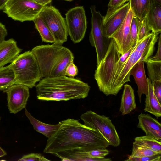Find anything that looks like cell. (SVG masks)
Masks as SVG:
<instances>
[{
  "label": "cell",
  "instance_id": "obj_29",
  "mask_svg": "<svg viewBox=\"0 0 161 161\" xmlns=\"http://www.w3.org/2000/svg\"><path fill=\"white\" fill-rule=\"evenodd\" d=\"M151 31L146 16L144 19L140 21L137 41H140L149 34Z\"/></svg>",
  "mask_w": 161,
  "mask_h": 161
},
{
  "label": "cell",
  "instance_id": "obj_12",
  "mask_svg": "<svg viewBox=\"0 0 161 161\" xmlns=\"http://www.w3.org/2000/svg\"><path fill=\"white\" fill-rule=\"evenodd\" d=\"M5 92L7 94L8 106L10 113L16 114L25 108L30 95L27 86L14 84Z\"/></svg>",
  "mask_w": 161,
  "mask_h": 161
},
{
  "label": "cell",
  "instance_id": "obj_26",
  "mask_svg": "<svg viewBox=\"0 0 161 161\" xmlns=\"http://www.w3.org/2000/svg\"><path fill=\"white\" fill-rule=\"evenodd\" d=\"M134 142L161 153V141L146 136L135 138Z\"/></svg>",
  "mask_w": 161,
  "mask_h": 161
},
{
  "label": "cell",
  "instance_id": "obj_39",
  "mask_svg": "<svg viewBox=\"0 0 161 161\" xmlns=\"http://www.w3.org/2000/svg\"><path fill=\"white\" fill-rule=\"evenodd\" d=\"M6 154V152L0 147V157H3Z\"/></svg>",
  "mask_w": 161,
  "mask_h": 161
},
{
  "label": "cell",
  "instance_id": "obj_10",
  "mask_svg": "<svg viewBox=\"0 0 161 161\" xmlns=\"http://www.w3.org/2000/svg\"><path fill=\"white\" fill-rule=\"evenodd\" d=\"M39 15L50 30L55 43L62 45L67 41L68 34L65 19L58 9L53 6L46 5Z\"/></svg>",
  "mask_w": 161,
  "mask_h": 161
},
{
  "label": "cell",
  "instance_id": "obj_3",
  "mask_svg": "<svg viewBox=\"0 0 161 161\" xmlns=\"http://www.w3.org/2000/svg\"><path fill=\"white\" fill-rule=\"evenodd\" d=\"M31 51L37 61L42 79L66 76L67 67L74 59L69 49L55 42L36 46Z\"/></svg>",
  "mask_w": 161,
  "mask_h": 161
},
{
  "label": "cell",
  "instance_id": "obj_33",
  "mask_svg": "<svg viewBox=\"0 0 161 161\" xmlns=\"http://www.w3.org/2000/svg\"><path fill=\"white\" fill-rule=\"evenodd\" d=\"M78 71L77 67L74 63L70 62L67 66L65 71V75L70 77L74 78L76 76Z\"/></svg>",
  "mask_w": 161,
  "mask_h": 161
},
{
  "label": "cell",
  "instance_id": "obj_4",
  "mask_svg": "<svg viewBox=\"0 0 161 161\" xmlns=\"http://www.w3.org/2000/svg\"><path fill=\"white\" fill-rule=\"evenodd\" d=\"M158 38V35L151 32L137 41L133 46L131 52L123 64L119 75L113 85L112 95H116L124 84L130 81V70L137 63L140 61L145 62L151 57L154 51L155 45Z\"/></svg>",
  "mask_w": 161,
  "mask_h": 161
},
{
  "label": "cell",
  "instance_id": "obj_16",
  "mask_svg": "<svg viewBox=\"0 0 161 161\" xmlns=\"http://www.w3.org/2000/svg\"><path fill=\"white\" fill-rule=\"evenodd\" d=\"M21 51L18 47L17 42L13 38L0 43V68L13 62Z\"/></svg>",
  "mask_w": 161,
  "mask_h": 161
},
{
  "label": "cell",
  "instance_id": "obj_14",
  "mask_svg": "<svg viewBox=\"0 0 161 161\" xmlns=\"http://www.w3.org/2000/svg\"><path fill=\"white\" fill-rule=\"evenodd\" d=\"M134 16L131 8L119 28L109 37L115 41L120 53L122 55L131 48L130 27L133 17Z\"/></svg>",
  "mask_w": 161,
  "mask_h": 161
},
{
  "label": "cell",
  "instance_id": "obj_9",
  "mask_svg": "<svg viewBox=\"0 0 161 161\" xmlns=\"http://www.w3.org/2000/svg\"><path fill=\"white\" fill-rule=\"evenodd\" d=\"M91 13V28L89 40L92 46L95 47L97 53V66L105 56L111 38L104 35L103 24L104 16L97 11L94 5L90 6Z\"/></svg>",
  "mask_w": 161,
  "mask_h": 161
},
{
  "label": "cell",
  "instance_id": "obj_1",
  "mask_svg": "<svg viewBox=\"0 0 161 161\" xmlns=\"http://www.w3.org/2000/svg\"><path fill=\"white\" fill-rule=\"evenodd\" d=\"M59 123L58 130L47 139L45 153L55 155L61 159L76 152L105 149L109 146L98 130L77 120L68 118Z\"/></svg>",
  "mask_w": 161,
  "mask_h": 161
},
{
  "label": "cell",
  "instance_id": "obj_37",
  "mask_svg": "<svg viewBox=\"0 0 161 161\" xmlns=\"http://www.w3.org/2000/svg\"><path fill=\"white\" fill-rule=\"evenodd\" d=\"M36 3L45 6L50 4L52 0H32Z\"/></svg>",
  "mask_w": 161,
  "mask_h": 161
},
{
  "label": "cell",
  "instance_id": "obj_28",
  "mask_svg": "<svg viewBox=\"0 0 161 161\" xmlns=\"http://www.w3.org/2000/svg\"><path fill=\"white\" fill-rule=\"evenodd\" d=\"M140 20L137 17L134 16L132 19L130 27V47L131 48L136 42L139 27Z\"/></svg>",
  "mask_w": 161,
  "mask_h": 161
},
{
  "label": "cell",
  "instance_id": "obj_31",
  "mask_svg": "<svg viewBox=\"0 0 161 161\" xmlns=\"http://www.w3.org/2000/svg\"><path fill=\"white\" fill-rule=\"evenodd\" d=\"M19 161H49L43 156L39 153H31L24 155L18 160Z\"/></svg>",
  "mask_w": 161,
  "mask_h": 161
},
{
  "label": "cell",
  "instance_id": "obj_34",
  "mask_svg": "<svg viewBox=\"0 0 161 161\" xmlns=\"http://www.w3.org/2000/svg\"><path fill=\"white\" fill-rule=\"evenodd\" d=\"M154 94L159 102L161 103V82H158L152 85Z\"/></svg>",
  "mask_w": 161,
  "mask_h": 161
},
{
  "label": "cell",
  "instance_id": "obj_38",
  "mask_svg": "<svg viewBox=\"0 0 161 161\" xmlns=\"http://www.w3.org/2000/svg\"><path fill=\"white\" fill-rule=\"evenodd\" d=\"M8 0H0V10H3V8Z\"/></svg>",
  "mask_w": 161,
  "mask_h": 161
},
{
  "label": "cell",
  "instance_id": "obj_6",
  "mask_svg": "<svg viewBox=\"0 0 161 161\" xmlns=\"http://www.w3.org/2000/svg\"><path fill=\"white\" fill-rule=\"evenodd\" d=\"M121 54L113 39L111 38L106 53L95 71L94 78L99 90L105 95H111L113 74Z\"/></svg>",
  "mask_w": 161,
  "mask_h": 161
},
{
  "label": "cell",
  "instance_id": "obj_32",
  "mask_svg": "<svg viewBox=\"0 0 161 161\" xmlns=\"http://www.w3.org/2000/svg\"><path fill=\"white\" fill-rule=\"evenodd\" d=\"M130 0H110L106 14H109L121 7Z\"/></svg>",
  "mask_w": 161,
  "mask_h": 161
},
{
  "label": "cell",
  "instance_id": "obj_21",
  "mask_svg": "<svg viewBox=\"0 0 161 161\" xmlns=\"http://www.w3.org/2000/svg\"><path fill=\"white\" fill-rule=\"evenodd\" d=\"M148 85L147 94L146 95L145 112L151 113L157 117L161 116V105L156 97L150 80L147 78Z\"/></svg>",
  "mask_w": 161,
  "mask_h": 161
},
{
  "label": "cell",
  "instance_id": "obj_24",
  "mask_svg": "<svg viewBox=\"0 0 161 161\" xmlns=\"http://www.w3.org/2000/svg\"><path fill=\"white\" fill-rule=\"evenodd\" d=\"M33 21L42 42L50 43L55 42V39L50 30L39 14Z\"/></svg>",
  "mask_w": 161,
  "mask_h": 161
},
{
  "label": "cell",
  "instance_id": "obj_5",
  "mask_svg": "<svg viewBox=\"0 0 161 161\" xmlns=\"http://www.w3.org/2000/svg\"><path fill=\"white\" fill-rule=\"evenodd\" d=\"M9 66L14 74L15 84L32 88L42 79L38 63L31 51L19 55Z\"/></svg>",
  "mask_w": 161,
  "mask_h": 161
},
{
  "label": "cell",
  "instance_id": "obj_8",
  "mask_svg": "<svg viewBox=\"0 0 161 161\" xmlns=\"http://www.w3.org/2000/svg\"><path fill=\"white\" fill-rule=\"evenodd\" d=\"M44 7L32 0H8L3 10L8 17L23 22L33 21Z\"/></svg>",
  "mask_w": 161,
  "mask_h": 161
},
{
  "label": "cell",
  "instance_id": "obj_23",
  "mask_svg": "<svg viewBox=\"0 0 161 161\" xmlns=\"http://www.w3.org/2000/svg\"><path fill=\"white\" fill-rule=\"evenodd\" d=\"M151 0H130V7L135 16L139 20L144 19L149 9Z\"/></svg>",
  "mask_w": 161,
  "mask_h": 161
},
{
  "label": "cell",
  "instance_id": "obj_42",
  "mask_svg": "<svg viewBox=\"0 0 161 161\" xmlns=\"http://www.w3.org/2000/svg\"></svg>",
  "mask_w": 161,
  "mask_h": 161
},
{
  "label": "cell",
  "instance_id": "obj_2",
  "mask_svg": "<svg viewBox=\"0 0 161 161\" xmlns=\"http://www.w3.org/2000/svg\"><path fill=\"white\" fill-rule=\"evenodd\" d=\"M35 87L37 99L43 101L84 99L90 89L87 83L66 76L42 78Z\"/></svg>",
  "mask_w": 161,
  "mask_h": 161
},
{
  "label": "cell",
  "instance_id": "obj_15",
  "mask_svg": "<svg viewBox=\"0 0 161 161\" xmlns=\"http://www.w3.org/2000/svg\"><path fill=\"white\" fill-rule=\"evenodd\" d=\"M138 117V123L137 127L141 129L146 136L161 141V123L149 114L141 113Z\"/></svg>",
  "mask_w": 161,
  "mask_h": 161
},
{
  "label": "cell",
  "instance_id": "obj_7",
  "mask_svg": "<svg viewBox=\"0 0 161 161\" xmlns=\"http://www.w3.org/2000/svg\"><path fill=\"white\" fill-rule=\"evenodd\" d=\"M80 119L86 126L98 130L108 141L109 145L117 147L120 145V139L109 117L90 110L82 114Z\"/></svg>",
  "mask_w": 161,
  "mask_h": 161
},
{
  "label": "cell",
  "instance_id": "obj_35",
  "mask_svg": "<svg viewBox=\"0 0 161 161\" xmlns=\"http://www.w3.org/2000/svg\"><path fill=\"white\" fill-rule=\"evenodd\" d=\"M158 47L157 52L155 55L150 58L153 59L161 60V36L160 34L158 37Z\"/></svg>",
  "mask_w": 161,
  "mask_h": 161
},
{
  "label": "cell",
  "instance_id": "obj_41",
  "mask_svg": "<svg viewBox=\"0 0 161 161\" xmlns=\"http://www.w3.org/2000/svg\"><path fill=\"white\" fill-rule=\"evenodd\" d=\"M65 0V1H73V0Z\"/></svg>",
  "mask_w": 161,
  "mask_h": 161
},
{
  "label": "cell",
  "instance_id": "obj_30",
  "mask_svg": "<svg viewBox=\"0 0 161 161\" xmlns=\"http://www.w3.org/2000/svg\"><path fill=\"white\" fill-rule=\"evenodd\" d=\"M161 154L142 157H134L129 155L126 161H161Z\"/></svg>",
  "mask_w": 161,
  "mask_h": 161
},
{
  "label": "cell",
  "instance_id": "obj_40",
  "mask_svg": "<svg viewBox=\"0 0 161 161\" xmlns=\"http://www.w3.org/2000/svg\"><path fill=\"white\" fill-rule=\"evenodd\" d=\"M157 3L161 5V0H153Z\"/></svg>",
  "mask_w": 161,
  "mask_h": 161
},
{
  "label": "cell",
  "instance_id": "obj_36",
  "mask_svg": "<svg viewBox=\"0 0 161 161\" xmlns=\"http://www.w3.org/2000/svg\"><path fill=\"white\" fill-rule=\"evenodd\" d=\"M7 31L4 25L0 22V43L5 40Z\"/></svg>",
  "mask_w": 161,
  "mask_h": 161
},
{
  "label": "cell",
  "instance_id": "obj_13",
  "mask_svg": "<svg viewBox=\"0 0 161 161\" xmlns=\"http://www.w3.org/2000/svg\"><path fill=\"white\" fill-rule=\"evenodd\" d=\"M129 2L104 16L103 29L104 36L109 38L119 28L130 9Z\"/></svg>",
  "mask_w": 161,
  "mask_h": 161
},
{
  "label": "cell",
  "instance_id": "obj_22",
  "mask_svg": "<svg viewBox=\"0 0 161 161\" xmlns=\"http://www.w3.org/2000/svg\"><path fill=\"white\" fill-rule=\"evenodd\" d=\"M145 62L147 65L148 78L152 84L161 82V60H154L150 57Z\"/></svg>",
  "mask_w": 161,
  "mask_h": 161
},
{
  "label": "cell",
  "instance_id": "obj_27",
  "mask_svg": "<svg viewBox=\"0 0 161 161\" xmlns=\"http://www.w3.org/2000/svg\"><path fill=\"white\" fill-rule=\"evenodd\" d=\"M158 154H161V153L133 142L131 156L139 157Z\"/></svg>",
  "mask_w": 161,
  "mask_h": 161
},
{
  "label": "cell",
  "instance_id": "obj_11",
  "mask_svg": "<svg viewBox=\"0 0 161 161\" xmlns=\"http://www.w3.org/2000/svg\"><path fill=\"white\" fill-rule=\"evenodd\" d=\"M67 31L75 44L84 38L87 28V21L83 6H77L69 10L65 18Z\"/></svg>",
  "mask_w": 161,
  "mask_h": 161
},
{
  "label": "cell",
  "instance_id": "obj_20",
  "mask_svg": "<svg viewBox=\"0 0 161 161\" xmlns=\"http://www.w3.org/2000/svg\"><path fill=\"white\" fill-rule=\"evenodd\" d=\"M26 116L33 126L34 129L47 138L52 136L59 129L60 124L50 125L42 122L33 117L25 108Z\"/></svg>",
  "mask_w": 161,
  "mask_h": 161
},
{
  "label": "cell",
  "instance_id": "obj_25",
  "mask_svg": "<svg viewBox=\"0 0 161 161\" xmlns=\"http://www.w3.org/2000/svg\"><path fill=\"white\" fill-rule=\"evenodd\" d=\"M15 82L14 74L9 65L0 68V90L5 92Z\"/></svg>",
  "mask_w": 161,
  "mask_h": 161
},
{
  "label": "cell",
  "instance_id": "obj_19",
  "mask_svg": "<svg viewBox=\"0 0 161 161\" xmlns=\"http://www.w3.org/2000/svg\"><path fill=\"white\" fill-rule=\"evenodd\" d=\"M136 108L134 90L130 85L125 84L122 96L119 111L122 115H124L131 112Z\"/></svg>",
  "mask_w": 161,
  "mask_h": 161
},
{
  "label": "cell",
  "instance_id": "obj_17",
  "mask_svg": "<svg viewBox=\"0 0 161 161\" xmlns=\"http://www.w3.org/2000/svg\"><path fill=\"white\" fill-rule=\"evenodd\" d=\"M144 63L143 61L138 62L132 67L130 72V75L133 76L137 85V92L140 103L142 95H147L148 90V81L145 74Z\"/></svg>",
  "mask_w": 161,
  "mask_h": 161
},
{
  "label": "cell",
  "instance_id": "obj_18",
  "mask_svg": "<svg viewBox=\"0 0 161 161\" xmlns=\"http://www.w3.org/2000/svg\"><path fill=\"white\" fill-rule=\"evenodd\" d=\"M152 32L157 35L161 32V5L151 0L149 8L146 15Z\"/></svg>",
  "mask_w": 161,
  "mask_h": 161
}]
</instances>
